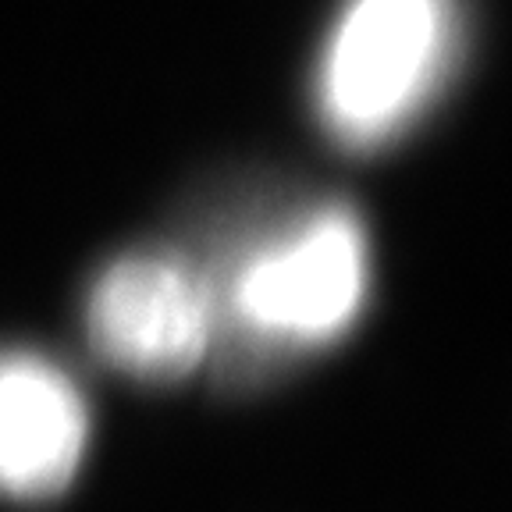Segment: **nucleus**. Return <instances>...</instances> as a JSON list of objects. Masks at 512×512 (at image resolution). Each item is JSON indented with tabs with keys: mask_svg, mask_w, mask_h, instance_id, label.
<instances>
[{
	"mask_svg": "<svg viewBox=\"0 0 512 512\" xmlns=\"http://www.w3.org/2000/svg\"><path fill=\"white\" fill-rule=\"evenodd\" d=\"M456 0H349L317 68V111L345 146L395 139L445 86Z\"/></svg>",
	"mask_w": 512,
	"mask_h": 512,
	"instance_id": "1",
	"label": "nucleus"
},
{
	"mask_svg": "<svg viewBox=\"0 0 512 512\" xmlns=\"http://www.w3.org/2000/svg\"><path fill=\"white\" fill-rule=\"evenodd\" d=\"M367 281V235L356 214L313 210L242 256L224 292L214 288L217 324L228 317L235 335L264 349L331 342L360 317Z\"/></svg>",
	"mask_w": 512,
	"mask_h": 512,
	"instance_id": "2",
	"label": "nucleus"
},
{
	"mask_svg": "<svg viewBox=\"0 0 512 512\" xmlns=\"http://www.w3.org/2000/svg\"><path fill=\"white\" fill-rule=\"evenodd\" d=\"M86 331L93 349L125 374L185 377L217 338L214 285L178 256H125L89 292Z\"/></svg>",
	"mask_w": 512,
	"mask_h": 512,
	"instance_id": "3",
	"label": "nucleus"
},
{
	"mask_svg": "<svg viewBox=\"0 0 512 512\" xmlns=\"http://www.w3.org/2000/svg\"><path fill=\"white\" fill-rule=\"evenodd\" d=\"M89 441L82 392L32 352H0V495L54 498L79 473Z\"/></svg>",
	"mask_w": 512,
	"mask_h": 512,
	"instance_id": "4",
	"label": "nucleus"
}]
</instances>
